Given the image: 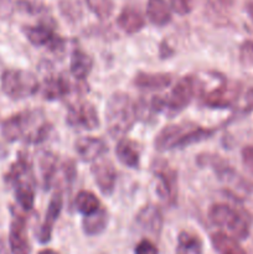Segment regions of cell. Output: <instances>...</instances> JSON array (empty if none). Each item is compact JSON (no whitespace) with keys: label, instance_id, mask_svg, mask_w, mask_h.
Instances as JSON below:
<instances>
[{"label":"cell","instance_id":"13","mask_svg":"<svg viewBox=\"0 0 253 254\" xmlns=\"http://www.w3.org/2000/svg\"><path fill=\"white\" fill-rule=\"evenodd\" d=\"M9 246L10 252L12 254L31 253V246H30L29 237H27L26 218L16 212L12 216L11 223H10Z\"/></svg>","mask_w":253,"mask_h":254},{"label":"cell","instance_id":"8","mask_svg":"<svg viewBox=\"0 0 253 254\" xmlns=\"http://www.w3.org/2000/svg\"><path fill=\"white\" fill-rule=\"evenodd\" d=\"M66 123L72 128L94 130L99 127L98 112L91 102H77L68 108Z\"/></svg>","mask_w":253,"mask_h":254},{"label":"cell","instance_id":"36","mask_svg":"<svg viewBox=\"0 0 253 254\" xmlns=\"http://www.w3.org/2000/svg\"><path fill=\"white\" fill-rule=\"evenodd\" d=\"M39 254H60V253L56 252V251H54V250H44V251H41Z\"/></svg>","mask_w":253,"mask_h":254},{"label":"cell","instance_id":"33","mask_svg":"<svg viewBox=\"0 0 253 254\" xmlns=\"http://www.w3.org/2000/svg\"><path fill=\"white\" fill-rule=\"evenodd\" d=\"M14 12L12 0H0V20H7Z\"/></svg>","mask_w":253,"mask_h":254},{"label":"cell","instance_id":"11","mask_svg":"<svg viewBox=\"0 0 253 254\" xmlns=\"http://www.w3.org/2000/svg\"><path fill=\"white\" fill-rule=\"evenodd\" d=\"M135 226L138 230L148 233V235L159 237L163 230L164 217L163 212L158 206L153 203L143 206L135 215Z\"/></svg>","mask_w":253,"mask_h":254},{"label":"cell","instance_id":"32","mask_svg":"<svg viewBox=\"0 0 253 254\" xmlns=\"http://www.w3.org/2000/svg\"><path fill=\"white\" fill-rule=\"evenodd\" d=\"M242 163L248 173L253 176V145H247L242 149Z\"/></svg>","mask_w":253,"mask_h":254},{"label":"cell","instance_id":"14","mask_svg":"<svg viewBox=\"0 0 253 254\" xmlns=\"http://www.w3.org/2000/svg\"><path fill=\"white\" fill-rule=\"evenodd\" d=\"M62 207H63V196H62L61 191L57 190L52 195L51 200H50L45 220L42 222L41 227H40L39 232H37V240L42 245H46V243H49L51 241L55 222L59 220Z\"/></svg>","mask_w":253,"mask_h":254},{"label":"cell","instance_id":"21","mask_svg":"<svg viewBox=\"0 0 253 254\" xmlns=\"http://www.w3.org/2000/svg\"><path fill=\"white\" fill-rule=\"evenodd\" d=\"M146 17L154 26H166L171 21V7L165 0H148Z\"/></svg>","mask_w":253,"mask_h":254},{"label":"cell","instance_id":"20","mask_svg":"<svg viewBox=\"0 0 253 254\" xmlns=\"http://www.w3.org/2000/svg\"><path fill=\"white\" fill-rule=\"evenodd\" d=\"M117 25L123 30L126 34L133 35L141 31L145 26V19L140 11H138L134 7H126L121 11V14L117 17Z\"/></svg>","mask_w":253,"mask_h":254},{"label":"cell","instance_id":"7","mask_svg":"<svg viewBox=\"0 0 253 254\" xmlns=\"http://www.w3.org/2000/svg\"><path fill=\"white\" fill-rule=\"evenodd\" d=\"M196 92V81L193 77L185 76L176 82L170 93L164 97V112L170 118L181 113L192 102Z\"/></svg>","mask_w":253,"mask_h":254},{"label":"cell","instance_id":"10","mask_svg":"<svg viewBox=\"0 0 253 254\" xmlns=\"http://www.w3.org/2000/svg\"><path fill=\"white\" fill-rule=\"evenodd\" d=\"M24 34L31 45L36 47H47L51 51H60L63 49V39L55 32L54 27L47 22H40L35 26H25Z\"/></svg>","mask_w":253,"mask_h":254},{"label":"cell","instance_id":"35","mask_svg":"<svg viewBox=\"0 0 253 254\" xmlns=\"http://www.w3.org/2000/svg\"><path fill=\"white\" fill-rule=\"evenodd\" d=\"M0 254H10L6 243H5V241L2 238H0Z\"/></svg>","mask_w":253,"mask_h":254},{"label":"cell","instance_id":"12","mask_svg":"<svg viewBox=\"0 0 253 254\" xmlns=\"http://www.w3.org/2000/svg\"><path fill=\"white\" fill-rule=\"evenodd\" d=\"M91 173L94 183L103 195L111 196L116 189L117 170L113 163L108 159L96 160L91 166Z\"/></svg>","mask_w":253,"mask_h":254},{"label":"cell","instance_id":"1","mask_svg":"<svg viewBox=\"0 0 253 254\" xmlns=\"http://www.w3.org/2000/svg\"><path fill=\"white\" fill-rule=\"evenodd\" d=\"M52 126L45 119L40 109H29L14 114L1 124V134L6 141L22 140L26 144L37 145L46 140Z\"/></svg>","mask_w":253,"mask_h":254},{"label":"cell","instance_id":"5","mask_svg":"<svg viewBox=\"0 0 253 254\" xmlns=\"http://www.w3.org/2000/svg\"><path fill=\"white\" fill-rule=\"evenodd\" d=\"M36 76L25 69H6L1 74V89L14 101L29 98L39 91Z\"/></svg>","mask_w":253,"mask_h":254},{"label":"cell","instance_id":"27","mask_svg":"<svg viewBox=\"0 0 253 254\" xmlns=\"http://www.w3.org/2000/svg\"><path fill=\"white\" fill-rule=\"evenodd\" d=\"M74 206L81 215L87 216L101 208V201L91 191L82 190L77 193L76 198H74Z\"/></svg>","mask_w":253,"mask_h":254},{"label":"cell","instance_id":"26","mask_svg":"<svg viewBox=\"0 0 253 254\" xmlns=\"http://www.w3.org/2000/svg\"><path fill=\"white\" fill-rule=\"evenodd\" d=\"M40 173H41L42 186L45 190L52 185L57 173V156L51 151H45L40 160Z\"/></svg>","mask_w":253,"mask_h":254},{"label":"cell","instance_id":"3","mask_svg":"<svg viewBox=\"0 0 253 254\" xmlns=\"http://www.w3.org/2000/svg\"><path fill=\"white\" fill-rule=\"evenodd\" d=\"M136 122L135 103L123 92L109 97L106 106V124L109 135L114 139L124 138Z\"/></svg>","mask_w":253,"mask_h":254},{"label":"cell","instance_id":"31","mask_svg":"<svg viewBox=\"0 0 253 254\" xmlns=\"http://www.w3.org/2000/svg\"><path fill=\"white\" fill-rule=\"evenodd\" d=\"M134 254H159L158 247L149 240H141L134 248Z\"/></svg>","mask_w":253,"mask_h":254},{"label":"cell","instance_id":"30","mask_svg":"<svg viewBox=\"0 0 253 254\" xmlns=\"http://www.w3.org/2000/svg\"><path fill=\"white\" fill-rule=\"evenodd\" d=\"M241 60L245 66L253 68V41H247L241 46Z\"/></svg>","mask_w":253,"mask_h":254},{"label":"cell","instance_id":"34","mask_svg":"<svg viewBox=\"0 0 253 254\" xmlns=\"http://www.w3.org/2000/svg\"><path fill=\"white\" fill-rule=\"evenodd\" d=\"M253 111V88L246 93L245 97V107H243V112L245 113H250Z\"/></svg>","mask_w":253,"mask_h":254},{"label":"cell","instance_id":"4","mask_svg":"<svg viewBox=\"0 0 253 254\" xmlns=\"http://www.w3.org/2000/svg\"><path fill=\"white\" fill-rule=\"evenodd\" d=\"M208 220L237 240H246L250 236L251 217L241 207H233L227 203H215L208 210Z\"/></svg>","mask_w":253,"mask_h":254},{"label":"cell","instance_id":"29","mask_svg":"<svg viewBox=\"0 0 253 254\" xmlns=\"http://www.w3.org/2000/svg\"><path fill=\"white\" fill-rule=\"evenodd\" d=\"M168 4L174 12L181 16L191 11L190 0H168Z\"/></svg>","mask_w":253,"mask_h":254},{"label":"cell","instance_id":"22","mask_svg":"<svg viewBox=\"0 0 253 254\" xmlns=\"http://www.w3.org/2000/svg\"><path fill=\"white\" fill-rule=\"evenodd\" d=\"M93 68V60L81 49H74L71 55L69 72L77 81H83Z\"/></svg>","mask_w":253,"mask_h":254},{"label":"cell","instance_id":"18","mask_svg":"<svg viewBox=\"0 0 253 254\" xmlns=\"http://www.w3.org/2000/svg\"><path fill=\"white\" fill-rule=\"evenodd\" d=\"M72 84L68 78L62 74H55L45 78L42 86V96L47 101H56L64 98L72 92Z\"/></svg>","mask_w":253,"mask_h":254},{"label":"cell","instance_id":"19","mask_svg":"<svg viewBox=\"0 0 253 254\" xmlns=\"http://www.w3.org/2000/svg\"><path fill=\"white\" fill-rule=\"evenodd\" d=\"M116 155L119 163L130 169H136L140 163V151L135 141L121 138L116 146Z\"/></svg>","mask_w":253,"mask_h":254},{"label":"cell","instance_id":"2","mask_svg":"<svg viewBox=\"0 0 253 254\" xmlns=\"http://www.w3.org/2000/svg\"><path fill=\"white\" fill-rule=\"evenodd\" d=\"M5 181L14 190L15 200L24 211L32 210L36 193V179L34 169L26 154L20 153L16 161L10 166Z\"/></svg>","mask_w":253,"mask_h":254},{"label":"cell","instance_id":"9","mask_svg":"<svg viewBox=\"0 0 253 254\" xmlns=\"http://www.w3.org/2000/svg\"><path fill=\"white\" fill-rule=\"evenodd\" d=\"M241 93V86L237 82H223L203 96L202 102L208 108L226 109L236 104Z\"/></svg>","mask_w":253,"mask_h":254},{"label":"cell","instance_id":"25","mask_svg":"<svg viewBox=\"0 0 253 254\" xmlns=\"http://www.w3.org/2000/svg\"><path fill=\"white\" fill-rule=\"evenodd\" d=\"M202 241L197 235L188 231L179 233L176 254H202Z\"/></svg>","mask_w":253,"mask_h":254},{"label":"cell","instance_id":"24","mask_svg":"<svg viewBox=\"0 0 253 254\" xmlns=\"http://www.w3.org/2000/svg\"><path fill=\"white\" fill-rule=\"evenodd\" d=\"M211 245L218 254H247L237 238L226 232H216L211 236Z\"/></svg>","mask_w":253,"mask_h":254},{"label":"cell","instance_id":"28","mask_svg":"<svg viewBox=\"0 0 253 254\" xmlns=\"http://www.w3.org/2000/svg\"><path fill=\"white\" fill-rule=\"evenodd\" d=\"M87 6L92 12L101 20H106L113 12V1L112 0H86Z\"/></svg>","mask_w":253,"mask_h":254},{"label":"cell","instance_id":"17","mask_svg":"<svg viewBox=\"0 0 253 254\" xmlns=\"http://www.w3.org/2000/svg\"><path fill=\"white\" fill-rule=\"evenodd\" d=\"M173 82L170 73H150V72H138L134 76L133 83L141 91H161L169 87Z\"/></svg>","mask_w":253,"mask_h":254},{"label":"cell","instance_id":"23","mask_svg":"<svg viewBox=\"0 0 253 254\" xmlns=\"http://www.w3.org/2000/svg\"><path fill=\"white\" fill-rule=\"evenodd\" d=\"M108 225V212L103 207L98 208L91 215L83 216L82 221V230L84 235L89 237H94L104 232Z\"/></svg>","mask_w":253,"mask_h":254},{"label":"cell","instance_id":"15","mask_svg":"<svg viewBox=\"0 0 253 254\" xmlns=\"http://www.w3.org/2000/svg\"><path fill=\"white\" fill-rule=\"evenodd\" d=\"M77 155L84 163H94L108 151V145L102 138L82 136L74 143Z\"/></svg>","mask_w":253,"mask_h":254},{"label":"cell","instance_id":"16","mask_svg":"<svg viewBox=\"0 0 253 254\" xmlns=\"http://www.w3.org/2000/svg\"><path fill=\"white\" fill-rule=\"evenodd\" d=\"M190 124L184 123V124H171V126H166L161 129L155 136L154 140V148L158 151L163 153V151L173 150L175 149L176 143L179 139L181 138L186 129L189 128Z\"/></svg>","mask_w":253,"mask_h":254},{"label":"cell","instance_id":"6","mask_svg":"<svg viewBox=\"0 0 253 254\" xmlns=\"http://www.w3.org/2000/svg\"><path fill=\"white\" fill-rule=\"evenodd\" d=\"M151 173L156 180V193L168 205H175L178 201V174L168 161L156 159L151 164Z\"/></svg>","mask_w":253,"mask_h":254}]
</instances>
